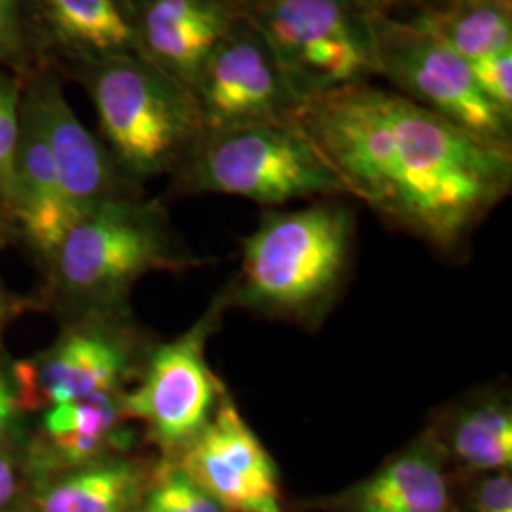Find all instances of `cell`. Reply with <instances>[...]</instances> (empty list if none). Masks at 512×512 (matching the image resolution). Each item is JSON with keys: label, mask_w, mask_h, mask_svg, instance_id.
<instances>
[{"label": "cell", "mask_w": 512, "mask_h": 512, "mask_svg": "<svg viewBox=\"0 0 512 512\" xmlns=\"http://www.w3.org/2000/svg\"><path fill=\"white\" fill-rule=\"evenodd\" d=\"M23 93L16 78L0 76V211L8 219L21 135ZM10 222V220H8Z\"/></svg>", "instance_id": "22"}, {"label": "cell", "mask_w": 512, "mask_h": 512, "mask_svg": "<svg viewBox=\"0 0 512 512\" xmlns=\"http://www.w3.org/2000/svg\"><path fill=\"white\" fill-rule=\"evenodd\" d=\"M353 243V209L336 198L268 211L243 241L230 302L270 317L319 319L342 289Z\"/></svg>", "instance_id": "2"}, {"label": "cell", "mask_w": 512, "mask_h": 512, "mask_svg": "<svg viewBox=\"0 0 512 512\" xmlns=\"http://www.w3.org/2000/svg\"><path fill=\"white\" fill-rule=\"evenodd\" d=\"M173 173L181 194L238 196L270 207L348 196L294 120L203 131Z\"/></svg>", "instance_id": "4"}, {"label": "cell", "mask_w": 512, "mask_h": 512, "mask_svg": "<svg viewBox=\"0 0 512 512\" xmlns=\"http://www.w3.org/2000/svg\"><path fill=\"white\" fill-rule=\"evenodd\" d=\"M137 50L190 92L205 59L238 19L236 0H131Z\"/></svg>", "instance_id": "13"}, {"label": "cell", "mask_w": 512, "mask_h": 512, "mask_svg": "<svg viewBox=\"0 0 512 512\" xmlns=\"http://www.w3.org/2000/svg\"><path fill=\"white\" fill-rule=\"evenodd\" d=\"M442 429L452 456L469 471L511 467L512 410L503 395L486 393L459 404Z\"/></svg>", "instance_id": "20"}, {"label": "cell", "mask_w": 512, "mask_h": 512, "mask_svg": "<svg viewBox=\"0 0 512 512\" xmlns=\"http://www.w3.org/2000/svg\"><path fill=\"white\" fill-rule=\"evenodd\" d=\"M120 395L88 397L42 410L27 446L33 473L50 478L128 450L133 433Z\"/></svg>", "instance_id": "14"}, {"label": "cell", "mask_w": 512, "mask_h": 512, "mask_svg": "<svg viewBox=\"0 0 512 512\" xmlns=\"http://www.w3.org/2000/svg\"><path fill=\"white\" fill-rule=\"evenodd\" d=\"M23 54V35L19 25L18 6L0 0V63L18 61Z\"/></svg>", "instance_id": "26"}, {"label": "cell", "mask_w": 512, "mask_h": 512, "mask_svg": "<svg viewBox=\"0 0 512 512\" xmlns=\"http://www.w3.org/2000/svg\"><path fill=\"white\" fill-rule=\"evenodd\" d=\"M139 505L141 512H226L177 465L158 471Z\"/></svg>", "instance_id": "21"}, {"label": "cell", "mask_w": 512, "mask_h": 512, "mask_svg": "<svg viewBox=\"0 0 512 512\" xmlns=\"http://www.w3.org/2000/svg\"><path fill=\"white\" fill-rule=\"evenodd\" d=\"M220 308L222 302L179 338L152 349L139 385L120 395L124 416L141 423L169 456H179L202 433L226 391L205 357Z\"/></svg>", "instance_id": "9"}, {"label": "cell", "mask_w": 512, "mask_h": 512, "mask_svg": "<svg viewBox=\"0 0 512 512\" xmlns=\"http://www.w3.org/2000/svg\"><path fill=\"white\" fill-rule=\"evenodd\" d=\"M378 76L397 93L490 143L511 147L512 116L482 93L467 59L410 19L372 10Z\"/></svg>", "instance_id": "7"}, {"label": "cell", "mask_w": 512, "mask_h": 512, "mask_svg": "<svg viewBox=\"0 0 512 512\" xmlns=\"http://www.w3.org/2000/svg\"><path fill=\"white\" fill-rule=\"evenodd\" d=\"M162 203L133 194L78 220L50 262L54 291L78 315L120 311L133 285L154 272L198 266Z\"/></svg>", "instance_id": "3"}, {"label": "cell", "mask_w": 512, "mask_h": 512, "mask_svg": "<svg viewBox=\"0 0 512 512\" xmlns=\"http://www.w3.org/2000/svg\"><path fill=\"white\" fill-rule=\"evenodd\" d=\"M8 220L48 266L73 228L50 150L25 101H21V135Z\"/></svg>", "instance_id": "15"}, {"label": "cell", "mask_w": 512, "mask_h": 512, "mask_svg": "<svg viewBox=\"0 0 512 512\" xmlns=\"http://www.w3.org/2000/svg\"><path fill=\"white\" fill-rule=\"evenodd\" d=\"M304 103L378 76L372 10L359 0H236Z\"/></svg>", "instance_id": "6"}, {"label": "cell", "mask_w": 512, "mask_h": 512, "mask_svg": "<svg viewBox=\"0 0 512 512\" xmlns=\"http://www.w3.org/2000/svg\"><path fill=\"white\" fill-rule=\"evenodd\" d=\"M450 495L437 431L425 433L355 492V512H448Z\"/></svg>", "instance_id": "17"}, {"label": "cell", "mask_w": 512, "mask_h": 512, "mask_svg": "<svg viewBox=\"0 0 512 512\" xmlns=\"http://www.w3.org/2000/svg\"><path fill=\"white\" fill-rule=\"evenodd\" d=\"M147 357L122 311L86 313L52 346L14 361L10 374L23 412L40 414L54 404L124 393Z\"/></svg>", "instance_id": "8"}, {"label": "cell", "mask_w": 512, "mask_h": 512, "mask_svg": "<svg viewBox=\"0 0 512 512\" xmlns=\"http://www.w3.org/2000/svg\"><path fill=\"white\" fill-rule=\"evenodd\" d=\"M192 93L203 131L291 122L302 105L266 42L239 16L205 59Z\"/></svg>", "instance_id": "10"}, {"label": "cell", "mask_w": 512, "mask_h": 512, "mask_svg": "<svg viewBox=\"0 0 512 512\" xmlns=\"http://www.w3.org/2000/svg\"><path fill=\"white\" fill-rule=\"evenodd\" d=\"M55 46L84 67L139 55L131 0H38Z\"/></svg>", "instance_id": "16"}, {"label": "cell", "mask_w": 512, "mask_h": 512, "mask_svg": "<svg viewBox=\"0 0 512 512\" xmlns=\"http://www.w3.org/2000/svg\"><path fill=\"white\" fill-rule=\"evenodd\" d=\"M410 21L469 63L512 50V0H440Z\"/></svg>", "instance_id": "19"}, {"label": "cell", "mask_w": 512, "mask_h": 512, "mask_svg": "<svg viewBox=\"0 0 512 512\" xmlns=\"http://www.w3.org/2000/svg\"><path fill=\"white\" fill-rule=\"evenodd\" d=\"M48 145L73 226L101 205L137 194L135 183L71 109L52 78H42L23 95Z\"/></svg>", "instance_id": "12"}, {"label": "cell", "mask_w": 512, "mask_h": 512, "mask_svg": "<svg viewBox=\"0 0 512 512\" xmlns=\"http://www.w3.org/2000/svg\"><path fill=\"white\" fill-rule=\"evenodd\" d=\"M8 226H10V222H8V219H6V217L2 215V211H0V247H2V243H4V239H6Z\"/></svg>", "instance_id": "30"}, {"label": "cell", "mask_w": 512, "mask_h": 512, "mask_svg": "<svg viewBox=\"0 0 512 512\" xmlns=\"http://www.w3.org/2000/svg\"><path fill=\"white\" fill-rule=\"evenodd\" d=\"M6 2H12V4H16V6H18V0H6Z\"/></svg>", "instance_id": "31"}, {"label": "cell", "mask_w": 512, "mask_h": 512, "mask_svg": "<svg viewBox=\"0 0 512 512\" xmlns=\"http://www.w3.org/2000/svg\"><path fill=\"white\" fill-rule=\"evenodd\" d=\"M19 473L18 454H14L12 446H0V512L12 507L19 494Z\"/></svg>", "instance_id": "27"}, {"label": "cell", "mask_w": 512, "mask_h": 512, "mask_svg": "<svg viewBox=\"0 0 512 512\" xmlns=\"http://www.w3.org/2000/svg\"><path fill=\"white\" fill-rule=\"evenodd\" d=\"M105 143L133 183L175 171L202 137L196 97L141 55L84 67Z\"/></svg>", "instance_id": "5"}, {"label": "cell", "mask_w": 512, "mask_h": 512, "mask_svg": "<svg viewBox=\"0 0 512 512\" xmlns=\"http://www.w3.org/2000/svg\"><path fill=\"white\" fill-rule=\"evenodd\" d=\"M175 463L226 512H283L274 459L224 391L202 433Z\"/></svg>", "instance_id": "11"}, {"label": "cell", "mask_w": 512, "mask_h": 512, "mask_svg": "<svg viewBox=\"0 0 512 512\" xmlns=\"http://www.w3.org/2000/svg\"><path fill=\"white\" fill-rule=\"evenodd\" d=\"M293 120L348 196L440 253H459L511 192V147L368 82L304 101Z\"/></svg>", "instance_id": "1"}, {"label": "cell", "mask_w": 512, "mask_h": 512, "mask_svg": "<svg viewBox=\"0 0 512 512\" xmlns=\"http://www.w3.org/2000/svg\"><path fill=\"white\" fill-rule=\"evenodd\" d=\"M40 306L42 304L35 298L16 294L0 281V340H2V334L16 319L29 311L37 310Z\"/></svg>", "instance_id": "28"}, {"label": "cell", "mask_w": 512, "mask_h": 512, "mask_svg": "<svg viewBox=\"0 0 512 512\" xmlns=\"http://www.w3.org/2000/svg\"><path fill=\"white\" fill-rule=\"evenodd\" d=\"M475 512H512V478L509 471L488 476L478 486Z\"/></svg>", "instance_id": "25"}, {"label": "cell", "mask_w": 512, "mask_h": 512, "mask_svg": "<svg viewBox=\"0 0 512 512\" xmlns=\"http://www.w3.org/2000/svg\"><path fill=\"white\" fill-rule=\"evenodd\" d=\"M478 88L497 109L512 116V50L469 63Z\"/></svg>", "instance_id": "23"}, {"label": "cell", "mask_w": 512, "mask_h": 512, "mask_svg": "<svg viewBox=\"0 0 512 512\" xmlns=\"http://www.w3.org/2000/svg\"><path fill=\"white\" fill-rule=\"evenodd\" d=\"M359 2H363V4L374 8V10H384V12H387L389 6H393V4H397L401 0H359Z\"/></svg>", "instance_id": "29"}, {"label": "cell", "mask_w": 512, "mask_h": 512, "mask_svg": "<svg viewBox=\"0 0 512 512\" xmlns=\"http://www.w3.org/2000/svg\"><path fill=\"white\" fill-rule=\"evenodd\" d=\"M23 416L25 412L19 403L10 366L0 361V446H8L18 439Z\"/></svg>", "instance_id": "24"}, {"label": "cell", "mask_w": 512, "mask_h": 512, "mask_svg": "<svg viewBox=\"0 0 512 512\" xmlns=\"http://www.w3.org/2000/svg\"><path fill=\"white\" fill-rule=\"evenodd\" d=\"M147 490L143 467L129 459H101L46 478L38 512H133Z\"/></svg>", "instance_id": "18"}]
</instances>
